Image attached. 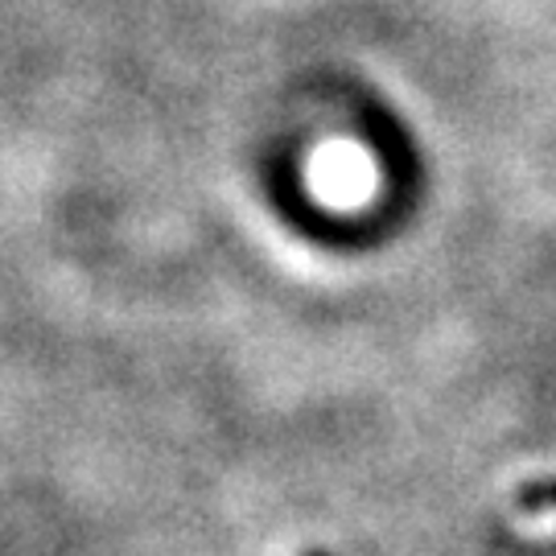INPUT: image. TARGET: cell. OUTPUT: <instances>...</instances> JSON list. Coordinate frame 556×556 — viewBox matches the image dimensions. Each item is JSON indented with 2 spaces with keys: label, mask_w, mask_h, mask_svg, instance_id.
Listing matches in <instances>:
<instances>
[{
  "label": "cell",
  "mask_w": 556,
  "mask_h": 556,
  "mask_svg": "<svg viewBox=\"0 0 556 556\" xmlns=\"http://www.w3.org/2000/svg\"><path fill=\"white\" fill-rule=\"evenodd\" d=\"M516 536L523 540H553L556 536V507H544L536 516H516L511 519Z\"/></svg>",
  "instance_id": "1"
}]
</instances>
